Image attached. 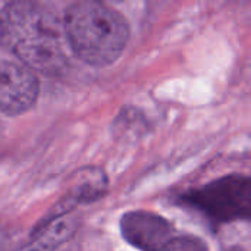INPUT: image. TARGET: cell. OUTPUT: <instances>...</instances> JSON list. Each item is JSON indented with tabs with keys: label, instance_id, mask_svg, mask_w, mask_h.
Here are the masks:
<instances>
[{
	"label": "cell",
	"instance_id": "obj_1",
	"mask_svg": "<svg viewBox=\"0 0 251 251\" xmlns=\"http://www.w3.org/2000/svg\"><path fill=\"white\" fill-rule=\"evenodd\" d=\"M63 29L72 51L94 68L116 62L129 40L126 19L101 1L71 3L65 10Z\"/></svg>",
	"mask_w": 251,
	"mask_h": 251
},
{
	"label": "cell",
	"instance_id": "obj_2",
	"mask_svg": "<svg viewBox=\"0 0 251 251\" xmlns=\"http://www.w3.org/2000/svg\"><path fill=\"white\" fill-rule=\"evenodd\" d=\"M181 201L200 210L215 224L251 221V176H221L185 193Z\"/></svg>",
	"mask_w": 251,
	"mask_h": 251
},
{
	"label": "cell",
	"instance_id": "obj_3",
	"mask_svg": "<svg viewBox=\"0 0 251 251\" xmlns=\"http://www.w3.org/2000/svg\"><path fill=\"white\" fill-rule=\"evenodd\" d=\"M57 35V32L50 31L29 32L15 38L10 44L13 53L31 71L57 75L68 65L66 54L59 44Z\"/></svg>",
	"mask_w": 251,
	"mask_h": 251
},
{
	"label": "cell",
	"instance_id": "obj_4",
	"mask_svg": "<svg viewBox=\"0 0 251 251\" xmlns=\"http://www.w3.org/2000/svg\"><path fill=\"white\" fill-rule=\"evenodd\" d=\"M40 84L25 65L1 60L0 65V109L3 115L18 116L29 110L38 97Z\"/></svg>",
	"mask_w": 251,
	"mask_h": 251
},
{
	"label": "cell",
	"instance_id": "obj_5",
	"mask_svg": "<svg viewBox=\"0 0 251 251\" xmlns=\"http://www.w3.org/2000/svg\"><path fill=\"white\" fill-rule=\"evenodd\" d=\"M121 234L132 247L141 251H163L174 238V226L163 216L147 212L134 210L121 218Z\"/></svg>",
	"mask_w": 251,
	"mask_h": 251
},
{
	"label": "cell",
	"instance_id": "obj_6",
	"mask_svg": "<svg viewBox=\"0 0 251 251\" xmlns=\"http://www.w3.org/2000/svg\"><path fill=\"white\" fill-rule=\"evenodd\" d=\"M75 228L74 221L59 218L47 225L37 226L31 241L16 251H54L72 237Z\"/></svg>",
	"mask_w": 251,
	"mask_h": 251
},
{
	"label": "cell",
	"instance_id": "obj_7",
	"mask_svg": "<svg viewBox=\"0 0 251 251\" xmlns=\"http://www.w3.org/2000/svg\"><path fill=\"white\" fill-rule=\"evenodd\" d=\"M163 251H210L204 240L194 235H176L174 237Z\"/></svg>",
	"mask_w": 251,
	"mask_h": 251
},
{
	"label": "cell",
	"instance_id": "obj_8",
	"mask_svg": "<svg viewBox=\"0 0 251 251\" xmlns=\"http://www.w3.org/2000/svg\"><path fill=\"white\" fill-rule=\"evenodd\" d=\"M228 251H244V250H241V249H237V247H234V249H229Z\"/></svg>",
	"mask_w": 251,
	"mask_h": 251
}]
</instances>
